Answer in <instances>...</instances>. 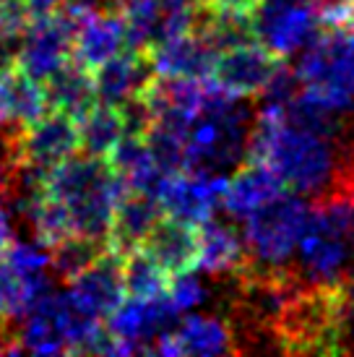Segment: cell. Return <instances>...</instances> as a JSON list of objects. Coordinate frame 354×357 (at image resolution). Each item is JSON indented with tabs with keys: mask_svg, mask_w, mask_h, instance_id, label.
I'll list each match as a JSON object with an SVG mask.
<instances>
[{
	"mask_svg": "<svg viewBox=\"0 0 354 357\" xmlns=\"http://www.w3.org/2000/svg\"><path fill=\"white\" fill-rule=\"evenodd\" d=\"M247 159H256L286 190L313 199L339 196V151L334 141L286 120L279 109H258Z\"/></svg>",
	"mask_w": 354,
	"mask_h": 357,
	"instance_id": "obj_1",
	"label": "cell"
},
{
	"mask_svg": "<svg viewBox=\"0 0 354 357\" xmlns=\"http://www.w3.org/2000/svg\"><path fill=\"white\" fill-rule=\"evenodd\" d=\"M253 126L256 109L250 105V97L222 91L211 81L206 97L187 126L183 172L226 178L243 162H247Z\"/></svg>",
	"mask_w": 354,
	"mask_h": 357,
	"instance_id": "obj_2",
	"label": "cell"
},
{
	"mask_svg": "<svg viewBox=\"0 0 354 357\" xmlns=\"http://www.w3.org/2000/svg\"><path fill=\"white\" fill-rule=\"evenodd\" d=\"M47 196L58 199L70 217L76 235H86L107 243L109 222L118 199L125 193V183L112 172L107 159L76 151L47 172Z\"/></svg>",
	"mask_w": 354,
	"mask_h": 357,
	"instance_id": "obj_3",
	"label": "cell"
},
{
	"mask_svg": "<svg viewBox=\"0 0 354 357\" xmlns=\"http://www.w3.org/2000/svg\"><path fill=\"white\" fill-rule=\"evenodd\" d=\"M297 250V277L307 284H341L352 277L349 201L321 199L310 206Z\"/></svg>",
	"mask_w": 354,
	"mask_h": 357,
	"instance_id": "obj_4",
	"label": "cell"
},
{
	"mask_svg": "<svg viewBox=\"0 0 354 357\" xmlns=\"http://www.w3.org/2000/svg\"><path fill=\"white\" fill-rule=\"evenodd\" d=\"M300 86L313 91L318 100L336 112H344L354 105V24L334 21L323 24L297 60Z\"/></svg>",
	"mask_w": 354,
	"mask_h": 357,
	"instance_id": "obj_5",
	"label": "cell"
},
{
	"mask_svg": "<svg viewBox=\"0 0 354 357\" xmlns=\"http://www.w3.org/2000/svg\"><path fill=\"white\" fill-rule=\"evenodd\" d=\"M310 204L305 196L295 190H279L274 199L247 214L245 222V248L250 250V258L268 268L284 266L297 250L300 235L305 229Z\"/></svg>",
	"mask_w": 354,
	"mask_h": 357,
	"instance_id": "obj_6",
	"label": "cell"
},
{
	"mask_svg": "<svg viewBox=\"0 0 354 357\" xmlns=\"http://www.w3.org/2000/svg\"><path fill=\"white\" fill-rule=\"evenodd\" d=\"M253 37L279 60L297 55L323 29L318 0H256L250 8Z\"/></svg>",
	"mask_w": 354,
	"mask_h": 357,
	"instance_id": "obj_7",
	"label": "cell"
},
{
	"mask_svg": "<svg viewBox=\"0 0 354 357\" xmlns=\"http://www.w3.org/2000/svg\"><path fill=\"white\" fill-rule=\"evenodd\" d=\"M177 321H180V310L169 303L167 292L157 298L125 295V300L105 318V326L123 344L125 355H136V352H151L154 342L162 334L172 331Z\"/></svg>",
	"mask_w": 354,
	"mask_h": 357,
	"instance_id": "obj_8",
	"label": "cell"
},
{
	"mask_svg": "<svg viewBox=\"0 0 354 357\" xmlns=\"http://www.w3.org/2000/svg\"><path fill=\"white\" fill-rule=\"evenodd\" d=\"M79 151V128L76 120L58 112L45 109L42 115L19 126V159L31 167L52 169L63 159Z\"/></svg>",
	"mask_w": 354,
	"mask_h": 357,
	"instance_id": "obj_9",
	"label": "cell"
},
{
	"mask_svg": "<svg viewBox=\"0 0 354 357\" xmlns=\"http://www.w3.org/2000/svg\"><path fill=\"white\" fill-rule=\"evenodd\" d=\"M151 352L164 357L180 355H226L235 352V334L232 324L224 318L208 316V313H190L187 318L177 321V326L154 342Z\"/></svg>",
	"mask_w": 354,
	"mask_h": 357,
	"instance_id": "obj_10",
	"label": "cell"
},
{
	"mask_svg": "<svg viewBox=\"0 0 354 357\" xmlns=\"http://www.w3.org/2000/svg\"><path fill=\"white\" fill-rule=\"evenodd\" d=\"M226 178H203L193 172H175L164 180L159 190V206L164 217L180 219L185 225H201L203 219L217 214L222 204V188Z\"/></svg>",
	"mask_w": 354,
	"mask_h": 357,
	"instance_id": "obj_11",
	"label": "cell"
},
{
	"mask_svg": "<svg viewBox=\"0 0 354 357\" xmlns=\"http://www.w3.org/2000/svg\"><path fill=\"white\" fill-rule=\"evenodd\" d=\"M282 60L261 47L258 42H247L232 50H224L217 55L211 81L222 91L237 94V97H258L268 79L274 76Z\"/></svg>",
	"mask_w": 354,
	"mask_h": 357,
	"instance_id": "obj_12",
	"label": "cell"
},
{
	"mask_svg": "<svg viewBox=\"0 0 354 357\" xmlns=\"http://www.w3.org/2000/svg\"><path fill=\"white\" fill-rule=\"evenodd\" d=\"M70 295L81 305L88 307L97 318H105L125 300V284H123V256L105 248L76 279L68 282Z\"/></svg>",
	"mask_w": 354,
	"mask_h": 357,
	"instance_id": "obj_13",
	"label": "cell"
},
{
	"mask_svg": "<svg viewBox=\"0 0 354 357\" xmlns=\"http://www.w3.org/2000/svg\"><path fill=\"white\" fill-rule=\"evenodd\" d=\"M157 76H185V79H211L219 52L198 31H183L162 40L146 52Z\"/></svg>",
	"mask_w": 354,
	"mask_h": 357,
	"instance_id": "obj_14",
	"label": "cell"
},
{
	"mask_svg": "<svg viewBox=\"0 0 354 357\" xmlns=\"http://www.w3.org/2000/svg\"><path fill=\"white\" fill-rule=\"evenodd\" d=\"M91 79H94L97 102L118 107L120 102L130 100L136 94H144L148 81L154 79V68L148 63L146 52L128 47L105 63H99L97 68L91 70Z\"/></svg>",
	"mask_w": 354,
	"mask_h": 357,
	"instance_id": "obj_15",
	"label": "cell"
},
{
	"mask_svg": "<svg viewBox=\"0 0 354 357\" xmlns=\"http://www.w3.org/2000/svg\"><path fill=\"white\" fill-rule=\"evenodd\" d=\"M123 50H128V34L120 10H99L86 16L70 40V58L88 70Z\"/></svg>",
	"mask_w": 354,
	"mask_h": 357,
	"instance_id": "obj_16",
	"label": "cell"
},
{
	"mask_svg": "<svg viewBox=\"0 0 354 357\" xmlns=\"http://www.w3.org/2000/svg\"><path fill=\"white\" fill-rule=\"evenodd\" d=\"M196 268L211 277H229L250 258L243 235L224 219L208 217L196 225Z\"/></svg>",
	"mask_w": 354,
	"mask_h": 357,
	"instance_id": "obj_17",
	"label": "cell"
},
{
	"mask_svg": "<svg viewBox=\"0 0 354 357\" xmlns=\"http://www.w3.org/2000/svg\"><path fill=\"white\" fill-rule=\"evenodd\" d=\"M162 217H164V211H162L157 199L136 193V190H125L115 204V211H112L107 245L120 256L141 248L151 227Z\"/></svg>",
	"mask_w": 354,
	"mask_h": 357,
	"instance_id": "obj_18",
	"label": "cell"
},
{
	"mask_svg": "<svg viewBox=\"0 0 354 357\" xmlns=\"http://www.w3.org/2000/svg\"><path fill=\"white\" fill-rule=\"evenodd\" d=\"M279 190H284L282 180L266 165H261L256 159H247L235 172L226 175L224 188H222V206L226 208V214L232 219L243 222L261 204L274 199Z\"/></svg>",
	"mask_w": 354,
	"mask_h": 357,
	"instance_id": "obj_19",
	"label": "cell"
},
{
	"mask_svg": "<svg viewBox=\"0 0 354 357\" xmlns=\"http://www.w3.org/2000/svg\"><path fill=\"white\" fill-rule=\"evenodd\" d=\"M141 248L157 261V266L167 277L187 271V268H196V227L180 222V219L162 217L151 227Z\"/></svg>",
	"mask_w": 354,
	"mask_h": 357,
	"instance_id": "obj_20",
	"label": "cell"
},
{
	"mask_svg": "<svg viewBox=\"0 0 354 357\" xmlns=\"http://www.w3.org/2000/svg\"><path fill=\"white\" fill-rule=\"evenodd\" d=\"M42 91H45L47 109L66 112L73 120H79L84 112H88L97 105L91 70L84 68L73 58H66L47 79L42 81Z\"/></svg>",
	"mask_w": 354,
	"mask_h": 357,
	"instance_id": "obj_21",
	"label": "cell"
},
{
	"mask_svg": "<svg viewBox=\"0 0 354 357\" xmlns=\"http://www.w3.org/2000/svg\"><path fill=\"white\" fill-rule=\"evenodd\" d=\"M47 109L42 81L26 76L21 68L0 70V115L6 123L26 126Z\"/></svg>",
	"mask_w": 354,
	"mask_h": 357,
	"instance_id": "obj_22",
	"label": "cell"
},
{
	"mask_svg": "<svg viewBox=\"0 0 354 357\" xmlns=\"http://www.w3.org/2000/svg\"><path fill=\"white\" fill-rule=\"evenodd\" d=\"M76 128H79V151L105 159L123 136V120L118 115V107L97 102L76 120Z\"/></svg>",
	"mask_w": 354,
	"mask_h": 357,
	"instance_id": "obj_23",
	"label": "cell"
},
{
	"mask_svg": "<svg viewBox=\"0 0 354 357\" xmlns=\"http://www.w3.org/2000/svg\"><path fill=\"white\" fill-rule=\"evenodd\" d=\"M107 248L105 240H94L86 235L70 232L66 238L47 248V268L52 279H60L68 284L70 279H76L94 258Z\"/></svg>",
	"mask_w": 354,
	"mask_h": 357,
	"instance_id": "obj_24",
	"label": "cell"
},
{
	"mask_svg": "<svg viewBox=\"0 0 354 357\" xmlns=\"http://www.w3.org/2000/svg\"><path fill=\"white\" fill-rule=\"evenodd\" d=\"M169 277L144 248L123 256V284L128 298H157L167 292Z\"/></svg>",
	"mask_w": 354,
	"mask_h": 357,
	"instance_id": "obj_25",
	"label": "cell"
},
{
	"mask_svg": "<svg viewBox=\"0 0 354 357\" xmlns=\"http://www.w3.org/2000/svg\"><path fill=\"white\" fill-rule=\"evenodd\" d=\"M29 227L34 232V243H40L42 248H49L60 240L70 235L73 227H70V217L66 206L60 204L58 199L52 196H45L40 201V206L34 208V214L29 219Z\"/></svg>",
	"mask_w": 354,
	"mask_h": 357,
	"instance_id": "obj_26",
	"label": "cell"
},
{
	"mask_svg": "<svg viewBox=\"0 0 354 357\" xmlns=\"http://www.w3.org/2000/svg\"><path fill=\"white\" fill-rule=\"evenodd\" d=\"M167 298L180 313H190L193 307L203 305L208 300V289L203 279L196 274V268H187L180 274H172L167 282Z\"/></svg>",
	"mask_w": 354,
	"mask_h": 357,
	"instance_id": "obj_27",
	"label": "cell"
},
{
	"mask_svg": "<svg viewBox=\"0 0 354 357\" xmlns=\"http://www.w3.org/2000/svg\"><path fill=\"white\" fill-rule=\"evenodd\" d=\"M26 24V13H10V10L0 8V34L3 31H19Z\"/></svg>",
	"mask_w": 354,
	"mask_h": 357,
	"instance_id": "obj_28",
	"label": "cell"
},
{
	"mask_svg": "<svg viewBox=\"0 0 354 357\" xmlns=\"http://www.w3.org/2000/svg\"><path fill=\"white\" fill-rule=\"evenodd\" d=\"M10 243H13V227H10V217L8 211L0 206V256L6 253Z\"/></svg>",
	"mask_w": 354,
	"mask_h": 357,
	"instance_id": "obj_29",
	"label": "cell"
},
{
	"mask_svg": "<svg viewBox=\"0 0 354 357\" xmlns=\"http://www.w3.org/2000/svg\"><path fill=\"white\" fill-rule=\"evenodd\" d=\"M0 8L10 13H26V0H0Z\"/></svg>",
	"mask_w": 354,
	"mask_h": 357,
	"instance_id": "obj_30",
	"label": "cell"
},
{
	"mask_svg": "<svg viewBox=\"0 0 354 357\" xmlns=\"http://www.w3.org/2000/svg\"><path fill=\"white\" fill-rule=\"evenodd\" d=\"M349 243H352V250H354V196L349 199Z\"/></svg>",
	"mask_w": 354,
	"mask_h": 357,
	"instance_id": "obj_31",
	"label": "cell"
},
{
	"mask_svg": "<svg viewBox=\"0 0 354 357\" xmlns=\"http://www.w3.org/2000/svg\"><path fill=\"white\" fill-rule=\"evenodd\" d=\"M344 21H352V24H354V0H346V10H344Z\"/></svg>",
	"mask_w": 354,
	"mask_h": 357,
	"instance_id": "obj_32",
	"label": "cell"
},
{
	"mask_svg": "<svg viewBox=\"0 0 354 357\" xmlns=\"http://www.w3.org/2000/svg\"><path fill=\"white\" fill-rule=\"evenodd\" d=\"M0 123H3V115H0Z\"/></svg>",
	"mask_w": 354,
	"mask_h": 357,
	"instance_id": "obj_33",
	"label": "cell"
}]
</instances>
